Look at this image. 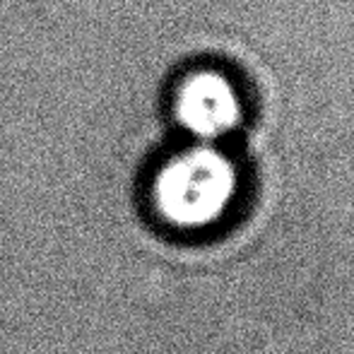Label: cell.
I'll return each mask as SVG.
<instances>
[{
    "instance_id": "obj_1",
    "label": "cell",
    "mask_w": 354,
    "mask_h": 354,
    "mask_svg": "<svg viewBox=\"0 0 354 354\" xmlns=\"http://www.w3.org/2000/svg\"><path fill=\"white\" fill-rule=\"evenodd\" d=\"M251 201L248 169L229 145L183 142L157 167L149 205L169 232L217 236L243 217Z\"/></svg>"
},
{
    "instance_id": "obj_2",
    "label": "cell",
    "mask_w": 354,
    "mask_h": 354,
    "mask_svg": "<svg viewBox=\"0 0 354 354\" xmlns=\"http://www.w3.org/2000/svg\"><path fill=\"white\" fill-rule=\"evenodd\" d=\"M171 116L186 142L229 145L246 121L239 87L219 71H193L176 84Z\"/></svg>"
}]
</instances>
